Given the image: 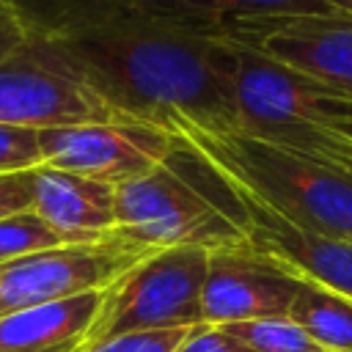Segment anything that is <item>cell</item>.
Here are the masks:
<instances>
[{
  "label": "cell",
  "mask_w": 352,
  "mask_h": 352,
  "mask_svg": "<svg viewBox=\"0 0 352 352\" xmlns=\"http://www.w3.org/2000/svg\"><path fill=\"white\" fill-rule=\"evenodd\" d=\"M22 16L118 116L168 132H236L212 33L126 0H60Z\"/></svg>",
  "instance_id": "6da1fadb"
},
{
  "label": "cell",
  "mask_w": 352,
  "mask_h": 352,
  "mask_svg": "<svg viewBox=\"0 0 352 352\" xmlns=\"http://www.w3.org/2000/svg\"><path fill=\"white\" fill-rule=\"evenodd\" d=\"M116 236L146 248H248V212L236 187L184 138L146 176L116 187Z\"/></svg>",
  "instance_id": "7a4b0ae2"
},
{
  "label": "cell",
  "mask_w": 352,
  "mask_h": 352,
  "mask_svg": "<svg viewBox=\"0 0 352 352\" xmlns=\"http://www.w3.org/2000/svg\"><path fill=\"white\" fill-rule=\"evenodd\" d=\"M214 38L239 135L352 170V140L330 126L352 99L226 36Z\"/></svg>",
  "instance_id": "3957f363"
},
{
  "label": "cell",
  "mask_w": 352,
  "mask_h": 352,
  "mask_svg": "<svg viewBox=\"0 0 352 352\" xmlns=\"http://www.w3.org/2000/svg\"><path fill=\"white\" fill-rule=\"evenodd\" d=\"M195 146L231 184L258 198L286 223L352 242V170L294 154L239 132H173Z\"/></svg>",
  "instance_id": "277c9868"
},
{
  "label": "cell",
  "mask_w": 352,
  "mask_h": 352,
  "mask_svg": "<svg viewBox=\"0 0 352 352\" xmlns=\"http://www.w3.org/2000/svg\"><path fill=\"white\" fill-rule=\"evenodd\" d=\"M118 116L30 22L0 0V124L55 129Z\"/></svg>",
  "instance_id": "5b68a950"
},
{
  "label": "cell",
  "mask_w": 352,
  "mask_h": 352,
  "mask_svg": "<svg viewBox=\"0 0 352 352\" xmlns=\"http://www.w3.org/2000/svg\"><path fill=\"white\" fill-rule=\"evenodd\" d=\"M209 253L201 248H165L146 253L102 294V308L85 344L129 333L204 324L201 292Z\"/></svg>",
  "instance_id": "8992f818"
},
{
  "label": "cell",
  "mask_w": 352,
  "mask_h": 352,
  "mask_svg": "<svg viewBox=\"0 0 352 352\" xmlns=\"http://www.w3.org/2000/svg\"><path fill=\"white\" fill-rule=\"evenodd\" d=\"M146 253L151 250L110 234L99 242L58 245L6 261L0 264V319L33 305L107 289Z\"/></svg>",
  "instance_id": "52a82bcc"
},
{
  "label": "cell",
  "mask_w": 352,
  "mask_h": 352,
  "mask_svg": "<svg viewBox=\"0 0 352 352\" xmlns=\"http://www.w3.org/2000/svg\"><path fill=\"white\" fill-rule=\"evenodd\" d=\"M41 157L47 165L72 170L113 187L154 170L173 148L176 135L135 118L94 121L41 129Z\"/></svg>",
  "instance_id": "ba28073f"
},
{
  "label": "cell",
  "mask_w": 352,
  "mask_h": 352,
  "mask_svg": "<svg viewBox=\"0 0 352 352\" xmlns=\"http://www.w3.org/2000/svg\"><path fill=\"white\" fill-rule=\"evenodd\" d=\"M214 36L250 47L352 99V16H283L239 25Z\"/></svg>",
  "instance_id": "9c48e42d"
},
{
  "label": "cell",
  "mask_w": 352,
  "mask_h": 352,
  "mask_svg": "<svg viewBox=\"0 0 352 352\" xmlns=\"http://www.w3.org/2000/svg\"><path fill=\"white\" fill-rule=\"evenodd\" d=\"M302 278L250 248L209 253L201 292L204 324H234L250 319L289 316Z\"/></svg>",
  "instance_id": "30bf717a"
},
{
  "label": "cell",
  "mask_w": 352,
  "mask_h": 352,
  "mask_svg": "<svg viewBox=\"0 0 352 352\" xmlns=\"http://www.w3.org/2000/svg\"><path fill=\"white\" fill-rule=\"evenodd\" d=\"M236 187V184H234ZM248 212V248L286 272L352 300V242L319 236L286 223L250 192L239 190Z\"/></svg>",
  "instance_id": "8fae6325"
},
{
  "label": "cell",
  "mask_w": 352,
  "mask_h": 352,
  "mask_svg": "<svg viewBox=\"0 0 352 352\" xmlns=\"http://www.w3.org/2000/svg\"><path fill=\"white\" fill-rule=\"evenodd\" d=\"M33 212L66 242H99L116 231V187L52 168L47 162L30 170Z\"/></svg>",
  "instance_id": "7c38bea8"
},
{
  "label": "cell",
  "mask_w": 352,
  "mask_h": 352,
  "mask_svg": "<svg viewBox=\"0 0 352 352\" xmlns=\"http://www.w3.org/2000/svg\"><path fill=\"white\" fill-rule=\"evenodd\" d=\"M99 292H85L77 297L33 305L0 319V352H44L58 349L74 341H85L88 330L94 327L99 308Z\"/></svg>",
  "instance_id": "4fadbf2b"
},
{
  "label": "cell",
  "mask_w": 352,
  "mask_h": 352,
  "mask_svg": "<svg viewBox=\"0 0 352 352\" xmlns=\"http://www.w3.org/2000/svg\"><path fill=\"white\" fill-rule=\"evenodd\" d=\"M126 3L204 33H226L239 25L283 19V16L336 14L322 0H126Z\"/></svg>",
  "instance_id": "5bb4252c"
},
{
  "label": "cell",
  "mask_w": 352,
  "mask_h": 352,
  "mask_svg": "<svg viewBox=\"0 0 352 352\" xmlns=\"http://www.w3.org/2000/svg\"><path fill=\"white\" fill-rule=\"evenodd\" d=\"M289 319H294L322 352H352V300L302 280Z\"/></svg>",
  "instance_id": "9a60e30c"
},
{
  "label": "cell",
  "mask_w": 352,
  "mask_h": 352,
  "mask_svg": "<svg viewBox=\"0 0 352 352\" xmlns=\"http://www.w3.org/2000/svg\"><path fill=\"white\" fill-rule=\"evenodd\" d=\"M250 352H322L319 344L289 316L217 324Z\"/></svg>",
  "instance_id": "2e32d148"
},
{
  "label": "cell",
  "mask_w": 352,
  "mask_h": 352,
  "mask_svg": "<svg viewBox=\"0 0 352 352\" xmlns=\"http://www.w3.org/2000/svg\"><path fill=\"white\" fill-rule=\"evenodd\" d=\"M58 245H66V242L33 209L0 217V264L36 250L58 248Z\"/></svg>",
  "instance_id": "e0dca14e"
},
{
  "label": "cell",
  "mask_w": 352,
  "mask_h": 352,
  "mask_svg": "<svg viewBox=\"0 0 352 352\" xmlns=\"http://www.w3.org/2000/svg\"><path fill=\"white\" fill-rule=\"evenodd\" d=\"M41 135L38 129L0 124V173H22L41 165Z\"/></svg>",
  "instance_id": "ac0fdd59"
},
{
  "label": "cell",
  "mask_w": 352,
  "mask_h": 352,
  "mask_svg": "<svg viewBox=\"0 0 352 352\" xmlns=\"http://www.w3.org/2000/svg\"><path fill=\"white\" fill-rule=\"evenodd\" d=\"M190 330L192 327L129 333V336H118V338H110L102 344H91V346H85V352H176Z\"/></svg>",
  "instance_id": "d6986e66"
},
{
  "label": "cell",
  "mask_w": 352,
  "mask_h": 352,
  "mask_svg": "<svg viewBox=\"0 0 352 352\" xmlns=\"http://www.w3.org/2000/svg\"><path fill=\"white\" fill-rule=\"evenodd\" d=\"M176 352H250L217 324H195Z\"/></svg>",
  "instance_id": "ffe728a7"
},
{
  "label": "cell",
  "mask_w": 352,
  "mask_h": 352,
  "mask_svg": "<svg viewBox=\"0 0 352 352\" xmlns=\"http://www.w3.org/2000/svg\"><path fill=\"white\" fill-rule=\"evenodd\" d=\"M33 206L30 170L22 173H0V217L28 212Z\"/></svg>",
  "instance_id": "44dd1931"
},
{
  "label": "cell",
  "mask_w": 352,
  "mask_h": 352,
  "mask_svg": "<svg viewBox=\"0 0 352 352\" xmlns=\"http://www.w3.org/2000/svg\"><path fill=\"white\" fill-rule=\"evenodd\" d=\"M8 3L25 14V11H36V8H44V6H52V3H60V0H8Z\"/></svg>",
  "instance_id": "7402d4cb"
},
{
  "label": "cell",
  "mask_w": 352,
  "mask_h": 352,
  "mask_svg": "<svg viewBox=\"0 0 352 352\" xmlns=\"http://www.w3.org/2000/svg\"><path fill=\"white\" fill-rule=\"evenodd\" d=\"M330 126H333V129H338L341 135H346V138L352 140V104H349V113H346L344 118H336V121H330Z\"/></svg>",
  "instance_id": "603a6c76"
},
{
  "label": "cell",
  "mask_w": 352,
  "mask_h": 352,
  "mask_svg": "<svg viewBox=\"0 0 352 352\" xmlns=\"http://www.w3.org/2000/svg\"><path fill=\"white\" fill-rule=\"evenodd\" d=\"M330 11L336 14H344V16H352V0H322Z\"/></svg>",
  "instance_id": "cb8c5ba5"
},
{
  "label": "cell",
  "mask_w": 352,
  "mask_h": 352,
  "mask_svg": "<svg viewBox=\"0 0 352 352\" xmlns=\"http://www.w3.org/2000/svg\"><path fill=\"white\" fill-rule=\"evenodd\" d=\"M85 341H74V344H66V346H58V349H44V352H85Z\"/></svg>",
  "instance_id": "d4e9b609"
}]
</instances>
